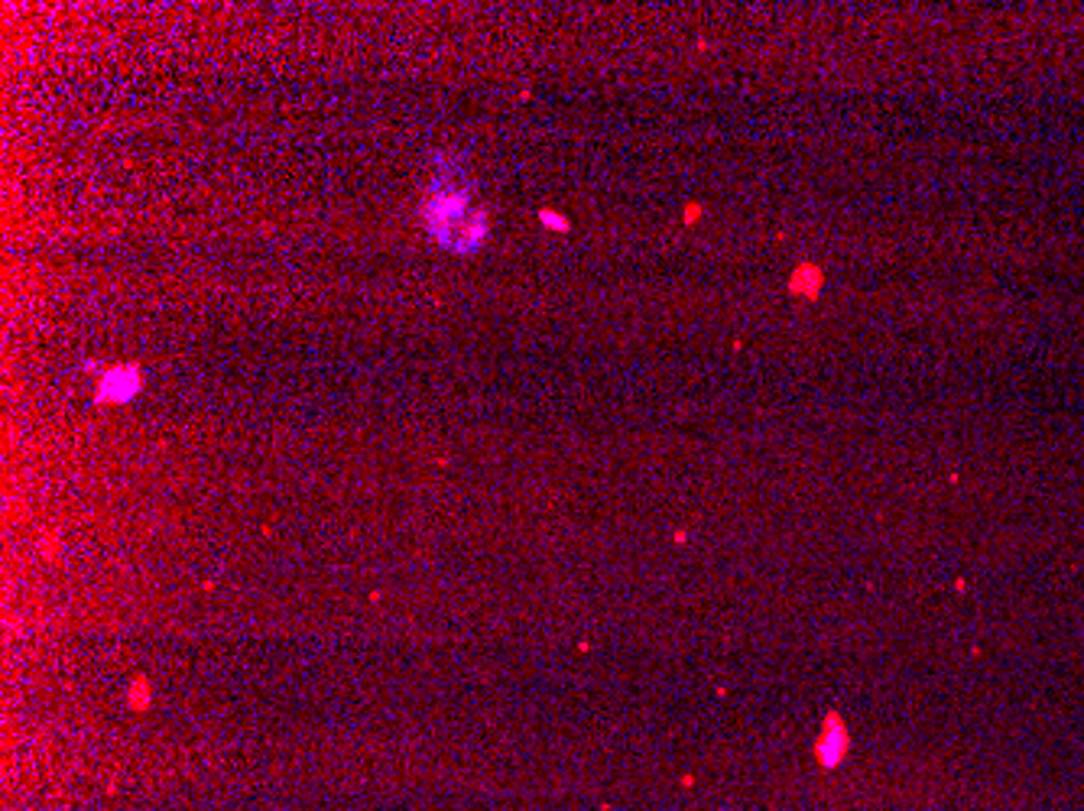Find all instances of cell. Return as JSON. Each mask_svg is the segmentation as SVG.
I'll list each match as a JSON object with an SVG mask.
<instances>
[{
  "instance_id": "1",
  "label": "cell",
  "mask_w": 1084,
  "mask_h": 811,
  "mask_svg": "<svg viewBox=\"0 0 1084 811\" xmlns=\"http://www.w3.org/2000/svg\"><path fill=\"white\" fill-rule=\"evenodd\" d=\"M419 215L429 237L451 254H478L490 237V218L485 208H475L471 192L449 179H436L422 198Z\"/></svg>"
},
{
  "instance_id": "2",
  "label": "cell",
  "mask_w": 1084,
  "mask_h": 811,
  "mask_svg": "<svg viewBox=\"0 0 1084 811\" xmlns=\"http://www.w3.org/2000/svg\"><path fill=\"white\" fill-rule=\"evenodd\" d=\"M147 377L137 364H111L98 373V387H95V403L98 406H124L130 400H137V393L144 390Z\"/></svg>"
},
{
  "instance_id": "3",
  "label": "cell",
  "mask_w": 1084,
  "mask_h": 811,
  "mask_svg": "<svg viewBox=\"0 0 1084 811\" xmlns=\"http://www.w3.org/2000/svg\"><path fill=\"white\" fill-rule=\"evenodd\" d=\"M848 746H851V734H848L844 721L838 714H828L822 724V734L816 740V760H819V766L834 770L844 760Z\"/></svg>"
},
{
  "instance_id": "4",
  "label": "cell",
  "mask_w": 1084,
  "mask_h": 811,
  "mask_svg": "<svg viewBox=\"0 0 1084 811\" xmlns=\"http://www.w3.org/2000/svg\"><path fill=\"white\" fill-rule=\"evenodd\" d=\"M824 290V270L819 263H799L792 273H789V293L799 295V299H819V293Z\"/></svg>"
},
{
  "instance_id": "5",
  "label": "cell",
  "mask_w": 1084,
  "mask_h": 811,
  "mask_svg": "<svg viewBox=\"0 0 1084 811\" xmlns=\"http://www.w3.org/2000/svg\"><path fill=\"white\" fill-rule=\"evenodd\" d=\"M539 224H543L546 231H556V234H568V231H572V222H568L565 215H559V212H553V208H543V212H539Z\"/></svg>"
},
{
  "instance_id": "6",
  "label": "cell",
  "mask_w": 1084,
  "mask_h": 811,
  "mask_svg": "<svg viewBox=\"0 0 1084 811\" xmlns=\"http://www.w3.org/2000/svg\"><path fill=\"white\" fill-rule=\"evenodd\" d=\"M702 212H705V208H702L699 202H689V205H685V224L702 222Z\"/></svg>"
}]
</instances>
